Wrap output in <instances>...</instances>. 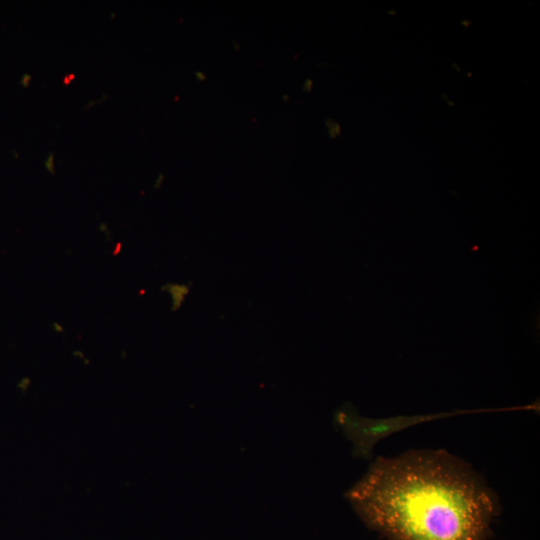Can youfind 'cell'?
Returning a JSON list of instances; mask_svg holds the SVG:
<instances>
[{
	"mask_svg": "<svg viewBox=\"0 0 540 540\" xmlns=\"http://www.w3.org/2000/svg\"><path fill=\"white\" fill-rule=\"evenodd\" d=\"M506 411L502 409L458 410L453 412L429 413L417 415H397L388 418H367L360 415L350 403L339 407L334 414V423L351 442L353 457L369 459L374 446L382 439L404 429L458 414Z\"/></svg>",
	"mask_w": 540,
	"mask_h": 540,
	"instance_id": "2",
	"label": "cell"
},
{
	"mask_svg": "<svg viewBox=\"0 0 540 540\" xmlns=\"http://www.w3.org/2000/svg\"><path fill=\"white\" fill-rule=\"evenodd\" d=\"M233 46H234L235 50H237V51L240 49L239 43H237L235 41H233Z\"/></svg>",
	"mask_w": 540,
	"mask_h": 540,
	"instance_id": "9",
	"label": "cell"
},
{
	"mask_svg": "<svg viewBox=\"0 0 540 540\" xmlns=\"http://www.w3.org/2000/svg\"><path fill=\"white\" fill-rule=\"evenodd\" d=\"M194 76H195V78H196L198 81H204V80H206V74L203 73V72L200 71V70L195 71Z\"/></svg>",
	"mask_w": 540,
	"mask_h": 540,
	"instance_id": "5",
	"label": "cell"
},
{
	"mask_svg": "<svg viewBox=\"0 0 540 540\" xmlns=\"http://www.w3.org/2000/svg\"><path fill=\"white\" fill-rule=\"evenodd\" d=\"M311 86H312V80L306 79L302 88L304 91L307 92L311 89Z\"/></svg>",
	"mask_w": 540,
	"mask_h": 540,
	"instance_id": "6",
	"label": "cell"
},
{
	"mask_svg": "<svg viewBox=\"0 0 540 540\" xmlns=\"http://www.w3.org/2000/svg\"><path fill=\"white\" fill-rule=\"evenodd\" d=\"M45 167L51 171L54 172V156L53 153H50L47 160L45 161Z\"/></svg>",
	"mask_w": 540,
	"mask_h": 540,
	"instance_id": "3",
	"label": "cell"
},
{
	"mask_svg": "<svg viewBox=\"0 0 540 540\" xmlns=\"http://www.w3.org/2000/svg\"><path fill=\"white\" fill-rule=\"evenodd\" d=\"M163 180H164V176H163V174H160L158 176V178L156 179L155 187L156 188L159 187L161 185V183L163 182Z\"/></svg>",
	"mask_w": 540,
	"mask_h": 540,
	"instance_id": "8",
	"label": "cell"
},
{
	"mask_svg": "<svg viewBox=\"0 0 540 540\" xmlns=\"http://www.w3.org/2000/svg\"><path fill=\"white\" fill-rule=\"evenodd\" d=\"M345 498L386 540H490L499 513L485 480L444 450L378 457Z\"/></svg>",
	"mask_w": 540,
	"mask_h": 540,
	"instance_id": "1",
	"label": "cell"
},
{
	"mask_svg": "<svg viewBox=\"0 0 540 540\" xmlns=\"http://www.w3.org/2000/svg\"><path fill=\"white\" fill-rule=\"evenodd\" d=\"M30 82H31V75H29V74H24L22 76V78H21V81H20V83H21V85L23 87H28Z\"/></svg>",
	"mask_w": 540,
	"mask_h": 540,
	"instance_id": "4",
	"label": "cell"
},
{
	"mask_svg": "<svg viewBox=\"0 0 540 540\" xmlns=\"http://www.w3.org/2000/svg\"><path fill=\"white\" fill-rule=\"evenodd\" d=\"M74 79V74L66 75L63 82L65 85H68Z\"/></svg>",
	"mask_w": 540,
	"mask_h": 540,
	"instance_id": "7",
	"label": "cell"
},
{
	"mask_svg": "<svg viewBox=\"0 0 540 540\" xmlns=\"http://www.w3.org/2000/svg\"><path fill=\"white\" fill-rule=\"evenodd\" d=\"M283 99H284L283 101H287L288 96H287V95H286V96L284 95V96H283Z\"/></svg>",
	"mask_w": 540,
	"mask_h": 540,
	"instance_id": "10",
	"label": "cell"
}]
</instances>
